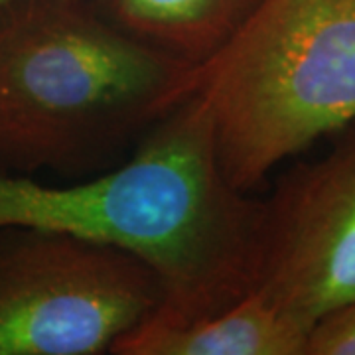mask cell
<instances>
[{
    "label": "cell",
    "instance_id": "cell-6",
    "mask_svg": "<svg viewBox=\"0 0 355 355\" xmlns=\"http://www.w3.org/2000/svg\"><path fill=\"white\" fill-rule=\"evenodd\" d=\"M310 328L257 292L184 324L146 318L121 336L114 355H306Z\"/></svg>",
    "mask_w": 355,
    "mask_h": 355
},
{
    "label": "cell",
    "instance_id": "cell-8",
    "mask_svg": "<svg viewBox=\"0 0 355 355\" xmlns=\"http://www.w3.org/2000/svg\"><path fill=\"white\" fill-rule=\"evenodd\" d=\"M306 355H355V298L314 322Z\"/></svg>",
    "mask_w": 355,
    "mask_h": 355
},
{
    "label": "cell",
    "instance_id": "cell-4",
    "mask_svg": "<svg viewBox=\"0 0 355 355\" xmlns=\"http://www.w3.org/2000/svg\"><path fill=\"white\" fill-rule=\"evenodd\" d=\"M132 254L42 229H0V355H99L162 304Z\"/></svg>",
    "mask_w": 355,
    "mask_h": 355
},
{
    "label": "cell",
    "instance_id": "cell-5",
    "mask_svg": "<svg viewBox=\"0 0 355 355\" xmlns=\"http://www.w3.org/2000/svg\"><path fill=\"white\" fill-rule=\"evenodd\" d=\"M300 162L263 202L253 292L312 330L355 298V125Z\"/></svg>",
    "mask_w": 355,
    "mask_h": 355
},
{
    "label": "cell",
    "instance_id": "cell-2",
    "mask_svg": "<svg viewBox=\"0 0 355 355\" xmlns=\"http://www.w3.org/2000/svg\"><path fill=\"white\" fill-rule=\"evenodd\" d=\"M196 67L127 34L89 0L0 10V164L83 170L182 103Z\"/></svg>",
    "mask_w": 355,
    "mask_h": 355
},
{
    "label": "cell",
    "instance_id": "cell-7",
    "mask_svg": "<svg viewBox=\"0 0 355 355\" xmlns=\"http://www.w3.org/2000/svg\"><path fill=\"white\" fill-rule=\"evenodd\" d=\"M146 46L182 64L207 62L263 0H89Z\"/></svg>",
    "mask_w": 355,
    "mask_h": 355
},
{
    "label": "cell",
    "instance_id": "cell-1",
    "mask_svg": "<svg viewBox=\"0 0 355 355\" xmlns=\"http://www.w3.org/2000/svg\"><path fill=\"white\" fill-rule=\"evenodd\" d=\"M263 202L235 190L217 164L200 97L154 125L109 174L53 188L0 176V229H42L132 254L154 270V320L184 324L253 291Z\"/></svg>",
    "mask_w": 355,
    "mask_h": 355
},
{
    "label": "cell",
    "instance_id": "cell-3",
    "mask_svg": "<svg viewBox=\"0 0 355 355\" xmlns=\"http://www.w3.org/2000/svg\"><path fill=\"white\" fill-rule=\"evenodd\" d=\"M217 164L249 193L272 168L355 125V0H263L196 67Z\"/></svg>",
    "mask_w": 355,
    "mask_h": 355
},
{
    "label": "cell",
    "instance_id": "cell-9",
    "mask_svg": "<svg viewBox=\"0 0 355 355\" xmlns=\"http://www.w3.org/2000/svg\"><path fill=\"white\" fill-rule=\"evenodd\" d=\"M16 2H22V0H0V10L6 8V6H10V4H16Z\"/></svg>",
    "mask_w": 355,
    "mask_h": 355
}]
</instances>
